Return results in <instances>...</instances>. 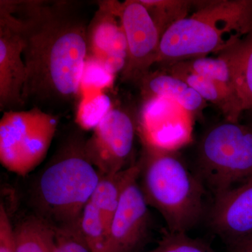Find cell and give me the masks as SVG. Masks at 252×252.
Instances as JSON below:
<instances>
[{
    "label": "cell",
    "mask_w": 252,
    "mask_h": 252,
    "mask_svg": "<svg viewBox=\"0 0 252 252\" xmlns=\"http://www.w3.org/2000/svg\"><path fill=\"white\" fill-rule=\"evenodd\" d=\"M114 107L110 97L103 92L81 96L75 122L84 130H94Z\"/></svg>",
    "instance_id": "44dd1931"
},
{
    "label": "cell",
    "mask_w": 252,
    "mask_h": 252,
    "mask_svg": "<svg viewBox=\"0 0 252 252\" xmlns=\"http://www.w3.org/2000/svg\"><path fill=\"white\" fill-rule=\"evenodd\" d=\"M85 142L77 136L69 139L36 182L37 215L58 229H79L81 214L100 178L86 156Z\"/></svg>",
    "instance_id": "3957f363"
},
{
    "label": "cell",
    "mask_w": 252,
    "mask_h": 252,
    "mask_svg": "<svg viewBox=\"0 0 252 252\" xmlns=\"http://www.w3.org/2000/svg\"><path fill=\"white\" fill-rule=\"evenodd\" d=\"M196 11L161 36L157 63L167 67L219 54L252 31V0L198 1Z\"/></svg>",
    "instance_id": "7a4b0ae2"
},
{
    "label": "cell",
    "mask_w": 252,
    "mask_h": 252,
    "mask_svg": "<svg viewBox=\"0 0 252 252\" xmlns=\"http://www.w3.org/2000/svg\"><path fill=\"white\" fill-rule=\"evenodd\" d=\"M169 73L185 81L207 102L215 104L223 113L225 120L239 122L240 115L244 112L240 99L229 89L216 81L189 70L180 63L168 67Z\"/></svg>",
    "instance_id": "9a60e30c"
},
{
    "label": "cell",
    "mask_w": 252,
    "mask_h": 252,
    "mask_svg": "<svg viewBox=\"0 0 252 252\" xmlns=\"http://www.w3.org/2000/svg\"><path fill=\"white\" fill-rule=\"evenodd\" d=\"M115 75L107 70L102 63L88 55L81 74V96L103 92L112 87Z\"/></svg>",
    "instance_id": "603a6c76"
},
{
    "label": "cell",
    "mask_w": 252,
    "mask_h": 252,
    "mask_svg": "<svg viewBox=\"0 0 252 252\" xmlns=\"http://www.w3.org/2000/svg\"><path fill=\"white\" fill-rule=\"evenodd\" d=\"M135 176L126 185L108 230L105 252H136L148 235L149 205Z\"/></svg>",
    "instance_id": "8fae6325"
},
{
    "label": "cell",
    "mask_w": 252,
    "mask_h": 252,
    "mask_svg": "<svg viewBox=\"0 0 252 252\" xmlns=\"http://www.w3.org/2000/svg\"><path fill=\"white\" fill-rule=\"evenodd\" d=\"M196 174L215 196L252 178V124L219 123L199 143Z\"/></svg>",
    "instance_id": "5b68a950"
},
{
    "label": "cell",
    "mask_w": 252,
    "mask_h": 252,
    "mask_svg": "<svg viewBox=\"0 0 252 252\" xmlns=\"http://www.w3.org/2000/svg\"><path fill=\"white\" fill-rule=\"evenodd\" d=\"M162 35L172 26L187 18L195 1L187 0H140Z\"/></svg>",
    "instance_id": "ffe728a7"
},
{
    "label": "cell",
    "mask_w": 252,
    "mask_h": 252,
    "mask_svg": "<svg viewBox=\"0 0 252 252\" xmlns=\"http://www.w3.org/2000/svg\"><path fill=\"white\" fill-rule=\"evenodd\" d=\"M193 116L171 99L143 101L137 131L143 145L174 152L190 138Z\"/></svg>",
    "instance_id": "30bf717a"
},
{
    "label": "cell",
    "mask_w": 252,
    "mask_h": 252,
    "mask_svg": "<svg viewBox=\"0 0 252 252\" xmlns=\"http://www.w3.org/2000/svg\"><path fill=\"white\" fill-rule=\"evenodd\" d=\"M179 63L191 72L216 81L220 85L229 89L238 97L228 48L220 53L216 58L205 56Z\"/></svg>",
    "instance_id": "d6986e66"
},
{
    "label": "cell",
    "mask_w": 252,
    "mask_h": 252,
    "mask_svg": "<svg viewBox=\"0 0 252 252\" xmlns=\"http://www.w3.org/2000/svg\"><path fill=\"white\" fill-rule=\"evenodd\" d=\"M139 162V183L149 206L163 217L167 231L187 233L203 216V182L171 151L144 145Z\"/></svg>",
    "instance_id": "277c9868"
},
{
    "label": "cell",
    "mask_w": 252,
    "mask_h": 252,
    "mask_svg": "<svg viewBox=\"0 0 252 252\" xmlns=\"http://www.w3.org/2000/svg\"><path fill=\"white\" fill-rule=\"evenodd\" d=\"M149 252H215L206 243L185 233L166 231L154 250Z\"/></svg>",
    "instance_id": "cb8c5ba5"
},
{
    "label": "cell",
    "mask_w": 252,
    "mask_h": 252,
    "mask_svg": "<svg viewBox=\"0 0 252 252\" xmlns=\"http://www.w3.org/2000/svg\"><path fill=\"white\" fill-rule=\"evenodd\" d=\"M120 2L98 1V9L88 26V49L112 74L123 72L127 44L119 16Z\"/></svg>",
    "instance_id": "7c38bea8"
},
{
    "label": "cell",
    "mask_w": 252,
    "mask_h": 252,
    "mask_svg": "<svg viewBox=\"0 0 252 252\" xmlns=\"http://www.w3.org/2000/svg\"><path fill=\"white\" fill-rule=\"evenodd\" d=\"M228 252H252V233L228 244Z\"/></svg>",
    "instance_id": "4316f807"
},
{
    "label": "cell",
    "mask_w": 252,
    "mask_h": 252,
    "mask_svg": "<svg viewBox=\"0 0 252 252\" xmlns=\"http://www.w3.org/2000/svg\"><path fill=\"white\" fill-rule=\"evenodd\" d=\"M229 50L237 94L244 111H252V31Z\"/></svg>",
    "instance_id": "ac0fdd59"
},
{
    "label": "cell",
    "mask_w": 252,
    "mask_h": 252,
    "mask_svg": "<svg viewBox=\"0 0 252 252\" xmlns=\"http://www.w3.org/2000/svg\"><path fill=\"white\" fill-rule=\"evenodd\" d=\"M16 252H54L57 228L39 215L21 220L14 228Z\"/></svg>",
    "instance_id": "e0dca14e"
},
{
    "label": "cell",
    "mask_w": 252,
    "mask_h": 252,
    "mask_svg": "<svg viewBox=\"0 0 252 252\" xmlns=\"http://www.w3.org/2000/svg\"><path fill=\"white\" fill-rule=\"evenodd\" d=\"M119 16L127 44V59L122 79L137 84L157 64L161 35L140 0L121 3Z\"/></svg>",
    "instance_id": "9c48e42d"
},
{
    "label": "cell",
    "mask_w": 252,
    "mask_h": 252,
    "mask_svg": "<svg viewBox=\"0 0 252 252\" xmlns=\"http://www.w3.org/2000/svg\"><path fill=\"white\" fill-rule=\"evenodd\" d=\"M144 100L166 97L175 101L193 117L199 116L207 102L185 81L168 72L149 71L137 83Z\"/></svg>",
    "instance_id": "5bb4252c"
},
{
    "label": "cell",
    "mask_w": 252,
    "mask_h": 252,
    "mask_svg": "<svg viewBox=\"0 0 252 252\" xmlns=\"http://www.w3.org/2000/svg\"><path fill=\"white\" fill-rule=\"evenodd\" d=\"M58 118L39 107L4 112L0 120V162L26 176L45 158L57 130Z\"/></svg>",
    "instance_id": "8992f818"
},
{
    "label": "cell",
    "mask_w": 252,
    "mask_h": 252,
    "mask_svg": "<svg viewBox=\"0 0 252 252\" xmlns=\"http://www.w3.org/2000/svg\"><path fill=\"white\" fill-rule=\"evenodd\" d=\"M79 230L91 252H105L108 228L100 212L90 201L81 214Z\"/></svg>",
    "instance_id": "7402d4cb"
},
{
    "label": "cell",
    "mask_w": 252,
    "mask_h": 252,
    "mask_svg": "<svg viewBox=\"0 0 252 252\" xmlns=\"http://www.w3.org/2000/svg\"><path fill=\"white\" fill-rule=\"evenodd\" d=\"M137 131V117L114 105L85 142V152L100 175L126 169L132 155Z\"/></svg>",
    "instance_id": "52a82bcc"
},
{
    "label": "cell",
    "mask_w": 252,
    "mask_h": 252,
    "mask_svg": "<svg viewBox=\"0 0 252 252\" xmlns=\"http://www.w3.org/2000/svg\"><path fill=\"white\" fill-rule=\"evenodd\" d=\"M212 230L228 244L252 233V178L215 196L210 212Z\"/></svg>",
    "instance_id": "4fadbf2b"
},
{
    "label": "cell",
    "mask_w": 252,
    "mask_h": 252,
    "mask_svg": "<svg viewBox=\"0 0 252 252\" xmlns=\"http://www.w3.org/2000/svg\"><path fill=\"white\" fill-rule=\"evenodd\" d=\"M14 3L21 21L26 68L24 105L46 111L72 103L81 94L89 25L72 1Z\"/></svg>",
    "instance_id": "6da1fadb"
},
{
    "label": "cell",
    "mask_w": 252,
    "mask_h": 252,
    "mask_svg": "<svg viewBox=\"0 0 252 252\" xmlns=\"http://www.w3.org/2000/svg\"><path fill=\"white\" fill-rule=\"evenodd\" d=\"M0 252H16L14 227L6 212L0 215Z\"/></svg>",
    "instance_id": "484cf974"
},
{
    "label": "cell",
    "mask_w": 252,
    "mask_h": 252,
    "mask_svg": "<svg viewBox=\"0 0 252 252\" xmlns=\"http://www.w3.org/2000/svg\"><path fill=\"white\" fill-rule=\"evenodd\" d=\"M21 21L14 1H0V109L20 110L26 68L23 57Z\"/></svg>",
    "instance_id": "ba28073f"
},
{
    "label": "cell",
    "mask_w": 252,
    "mask_h": 252,
    "mask_svg": "<svg viewBox=\"0 0 252 252\" xmlns=\"http://www.w3.org/2000/svg\"><path fill=\"white\" fill-rule=\"evenodd\" d=\"M54 252H91L79 229H58Z\"/></svg>",
    "instance_id": "d4e9b609"
},
{
    "label": "cell",
    "mask_w": 252,
    "mask_h": 252,
    "mask_svg": "<svg viewBox=\"0 0 252 252\" xmlns=\"http://www.w3.org/2000/svg\"><path fill=\"white\" fill-rule=\"evenodd\" d=\"M140 172V164L138 160L122 171L110 175H100L90 202L103 217L108 230L126 185Z\"/></svg>",
    "instance_id": "2e32d148"
}]
</instances>
